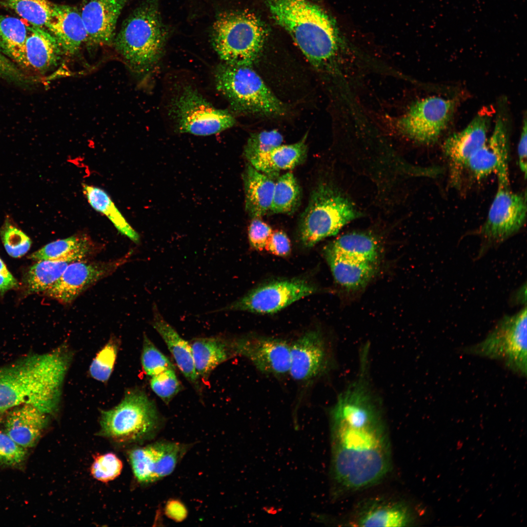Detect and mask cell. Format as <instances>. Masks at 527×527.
Masks as SVG:
<instances>
[{"mask_svg": "<svg viewBox=\"0 0 527 527\" xmlns=\"http://www.w3.org/2000/svg\"><path fill=\"white\" fill-rule=\"evenodd\" d=\"M498 180L496 194L480 234L488 243H500L519 231L527 218V194L511 188L508 158L503 159L495 172Z\"/></svg>", "mask_w": 527, "mask_h": 527, "instance_id": "cell-10", "label": "cell"}, {"mask_svg": "<svg viewBox=\"0 0 527 527\" xmlns=\"http://www.w3.org/2000/svg\"><path fill=\"white\" fill-rule=\"evenodd\" d=\"M283 137L276 130L251 134L244 148L243 155L249 161L282 144Z\"/></svg>", "mask_w": 527, "mask_h": 527, "instance_id": "cell-40", "label": "cell"}, {"mask_svg": "<svg viewBox=\"0 0 527 527\" xmlns=\"http://www.w3.org/2000/svg\"><path fill=\"white\" fill-rule=\"evenodd\" d=\"M272 232L271 227L259 218H253L248 231L251 246L257 250H263Z\"/></svg>", "mask_w": 527, "mask_h": 527, "instance_id": "cell-44", "label": "cell"}, {"mask_svg": "<svg viewBox=\"0 0 527 527\" xmlns=\"http://www.w3.org/2000/svg\"><path fill=\"white\" fill-rule=\"evenodd\" d=\"M275 22L316 69L341 76L345 43L336 22L309 0H265Z\"/></svg>", "mask_w": 527, "mask_h": 527, "instance_id": "cell-2", "label": "cell"}, {"mask_svg": "<svg viewBox=\"0 0 527 527\" xmlns=\"http://www.w3.org/2000/svg\"><path fill=\"white\" fill-rule=\"evenodd\" d=\"M17 280L6 267L0 257V294L3 296L8 291L18 288Z\"/></svg>", "mask_w": 527, "mask_h": 527, "instance_id": "cell-47", "label": "cell"}, {"mask_svg": "<svg viewBox=\"0 0 527 527\" xmlns=\"http://www.w3.org/2000/svg\"><path fill=\"white\" fill-rule=\"evenodd\" d=\"M55 37L63 53L74 54L87 40V33L80 12L73 6L54 4L46 27Z\"/></svg>", "mask_w": 527, "mask_h": 527, "instance_id": "cell-22", "label": "cell"}, {"mask_svg": "<svg viewBox=\"0 0 527 527\" xmlns=\"http://www.w3.org/2000/svg\"><path fill=\"white\" fill-rule=\"evenodd\" d=\"M301 199V187L296 178L292 173H286L275 181L270 210L274 213H291L299 206Z\"/></svg>", "mask_w": 527, "mask_h": 527, "instance_id": "cell-35", "label": "cell"}, {"mask_svg": "<svg viewBox=\"0 0 527 527\" xmlns=\"http://www.w3.org/2000/svg\"><path fill=\"white\" fill-rule=\"evenodd\" d=\"M265 249L276 256H286L291 251L290 242L284 232H273L267 242Z\"/></svg>", "mask_w": 527, "mask_h": 527, "instance_id": "cell-46", "label": "cell"}, {"mask_svg": "<svg viewBox=\"0 0 527 527\" xmlns=\"http://www.w3.org/2000/svg\"><path fill=\"white\" fill-rule=\"evenodd\" d=\"M329 346L318 330L305 332L290 344L289 373L300 383H309L325 375L332 366Z\"/></svg>", "mask_w": 527, "mask_h": 527, "instance_id": "cell-15", "label": "cell"}, {"mask_svg": "<svg viewBox=\"0 0 527 527\" xmlns=\"http://www.w3.org/2000/svg\"><path fill=\"white\" fill-rule=\"evenodd\" d=\"M72 354L62 345L0 369V412L22 405L45 414L57 408Z\"/></svg>", "mask_w": 527, "mask_h": 527, "instance_id": "cell-3", "label": "cell"}, {"mask_svg": "<svg viewBox=\"0 0 527 527\" xmlns=\"http://www.w3.org/2000/svg\"><path fill=\"white\" fill-rule=\"evenodd\" d=\"M97 246L85 234L73 235L52 242L28 256L31 260H58L74 262L86 260L93 255Z\"/></svg>", "mask_w": 527, "mask_h": 527, "instance_id": "cell-29", "label": "cell"}, {"mask_svg": "<svg viewBox=\"0 0 527 527\" xmlns=\"http://www.w3.org/2000/svg\"><path fill=\"white\" fill-rule=\"evenodd\" d=\"M187 449V445L163 440L132 449L129 459L135 478L149 484L169 475Z\"/></svg>", "mask_w": 527, "mask_h": 527, "instance_id": "cell-16", "label": "cell"}, {"mask_svg": "<svg viewBox=\"0 0 527 527\" xmlns=\"http://www.w3.org/2000/svg\"><path fill=\"white\" fill-rule=\"evenodd\" d=\"M25 448L13 441L6 433L0 431V463L13 466L21 463L26 456Z\"/></svg>", "mask_w": 527, "mask_h": 527, "instance_id": "cell-43", "label": "cell"}, {"mask_svg": "<svg viewBox=\"0 0 527 527\" xmlns=\"http://www.w3.org/2000/svg\"><path fill=\"white\" fill-rule=\"evenodd\" d=\"M507 131L504 118L499 116L491 135L469 160L468 169L477 180L496 172L501 159L508 155Z\"/></svg>", "mask_w": 527, "mask_h": 527, "instance_id": "cell-23", "label": "cell"}, {"mask_svg": "<svg viewBox=\"0 0 527 527\" xmlns=\"http://www.w3.org/2000/svg\"><path fill=\"white\" fill-rule=\"evenodd\" d=\"M268 34L262 20L246 11L218 14L210 31L213 48L225 63L251 66L264 47Z\"/></svg>", "mask_w": 527, "mask_h": 527, "instance_id": "cell-5", "label": "cell"}, {"mask_svg": "<svg viewBox=\"0 0 527 527\" xmlns=\"http://www.w3.org/2000/svg\"><path fill=\"white\" fill-rule=\"evenodd\" d=\"M232 340L236 355L248 359L261 372L277 376L289 373L290 344L286 341L254 335Z\"/></svg>", "mask_w": 527, "mask_h": 527, "instance_id": "cell-17", "label": "cell"}, {"mask_svg": "<svg viewBox=\"0 0 527 527\" xmlns=\"http://www.w3.org/2000/svg\"><path fill=\"white\" fill-rule=\"evenodd\" d=\"M217 90L236 111L268 116L284 114L286 108L251 66L223 62L217 68Z\"/></svg>", "mask_w": 527, "mask_h": 527, "instance_id": "cell-7", "label": "cell"}, {"mask_svg": "<svg viewBox=\"0 0 527 527\" xmlns=\"http://www.w3.org/2000/svg\"><path fill=\"white\" fill-rule=\"evenodd\" d=\"M152 325L162 337L176 363L186 379L198 386L199 377L196 372L190 344L183 339L162 317L157 306L153 304Z\"/></svg>", "mask_w": 527, "mask_h": 527, "instance_id": "cell-26", "label": "cell"}, {"mask_svg": "<svg viewBox=\"0 0 527 527\" xmlns=\"http://www.w3.org/2000/svg\"><path fill=\"white\" fill-rule=\"evenodd\" d=\"M413 520L412 511L405 502L377 497L361 502L349 523L358 527H400L409 526Z\"/></svg>", "mask_w": 527, "mask_h": 527, "instance_id": "cell-19", "label": "cell"}, {"mask_svg": "<svg viewBox=\"0 0 527 527\" xmlns=\"http://www.w3.org/2000/svg\"><path fill=\"white\" fill-rule=\"evenodd\" d=\"M302 279L277 280L253 289L227 306L216 310L244 311L257 314L276 313L317 291Z\"/></svg>", "mask_w": 527, "mask_h": 527, "instance_id": "cell-13", "label": "cell"}, {"mask_svg": "<svg viewBox=\"0 0 527 527\" xmlns=\"http://www.w3.org/2000/svg\"><path fill=\"white\" fill-rule=\"evenodd\" d=\"M334 252L355 260L378 264L380 245L376 238L365 232H350L339 237L327 245Z\"/></svg>", "mask_w": 527, "mask_h": 527, "instance_id": "cell-31", "label": "cell"}, {"mask_svg": "<svg viewBox=\"0 0 527 527\" xmlns=\"http://www.w3.org/2000/svg\"><path fill=\"white\" fill-rule=\"evenodd\" d=\"M160 0H144L123 23L115 40L117 50L134 71L145 73L158 62L171 33L163 21Z\"/></svg>", "mask_w": 527, "mask_h": 527, "instance_id": "cell-4", "label": "cell"}, {"mask_svg": "<svg viewBox=\"0 0 527 527\" xmlns=\"http://www.w3.org/2000/svg\"><path fill=\"white\" fill-rule=\"evenodd\" d=\"M128 0H83L80 11L87 40L98 45L112 42L118 18Z\"/></svg>", "mask_w": 527, "mask_h": 527, "instance_id": "cell-20", "label": "cell"}, {"mask_svg": "<svg viewBox=\"0 0 527 527\" xmlns=\"http://www.w3.org/2000/svg\"></svg>", "mask_w": 527, "mask_h": 527, "instance_id": "cell-50", "label": "cell"}, {"mask_svg": "<svg viewBox=\"0 0 527 527\" xmlns=\"http://www.w3.org/2000/svg\"><path fill=\"white\" fill-rule=\"evenodd\" d=\"M307 134L299 142L291 144L280 145L260 154L249 161L258 170L272 178L279 172L294 168L301 164L306 157Z\"/></svg>", "mask_w": 527, "mask_h": 527, "instance_id": "cell-30", "label": "cell"}, {"mask_svg": "<svg viewBox=\"0 0 527 527\" xmlns=\"http://www.w3.org/2000/svg\"><path fill=\"white\" fill-rule=\"evenodd\" d=\"M122 464L114 454L108 453L96 456L91 467L96 479L103 482L113 480L121 473Z\"/></svg>", "mask_w": 527, "mask_h": 527, "instance_id": "cell-42", "label": "cell"}, {"mask_svg": "<svg viewBox=\"0 0 527 527\" xmlns=\"http://www.w3.org/2000/svg\"><path fill=\"white\" fill-rule=\"evenodd\" d=\"M324 255L335 281L348 290L363 289L377 272L378 264L343 256L328 246L324 249Z\"/></svg>", "mask_w": 527, "mask_h": 527, "instance_id": "cell-25", "label": "cell"}, {"mask_svg": "<svg viewBox=\"0 0 527 527\" xmlns=\"http://www.w3.org/2000/svg\"><path fill=\"white\" fill-rule=\"evenodd\" d=\"M117 340L112 338L98 352L89 367V372L94 379L106 382L112 372L117 358Z\"/></svg>", "mask_w": 527, "mask_h": 527, "instance_id": "cell-38", "label": "cell"}, {"mask_svg": "<svg viewBox=\"0 0 527 527\" xmlns=\"http://www.w3.org/2000/svg\"><path fill=\"white\" fill-rule=\"evenodd\" d=\"M464 352L503 362L515 373L527 375V308L504 316L486 338Z\"/></svg>", "mask_w": 527, "mask_h": 527, "instance_id": "cell-9", "label": "cell"}, {"mask_svg": "<svg viewBox=\"0 0 527 527\" xmlns=\"http://www.w3.org/2000/svg\"><path fill=\"white\" fill-rule=\"evenodd\" d=\"M190 344L196 372L204 379L217 366L236 356L232 339L220 336L198 338Z\"/></svg>", "mask_w": 527, "mask_h": 527, "instance_id": "cell-27", "label": "cell"}, {"mask_svg": "<svg viewBox=\"0 0 527 527\" xmlns=\"http://www.w3.org/2000/svg\"><path fill=\"white\" fill-rule=\"evenodd\" d=\"M329 414L332 496L378 484L392 468V451L383 404L371 380L356 377Z\"/></svg>", "mask_w": 527, "mask_h": 527, "instance_id": "cell-1", "label": "cell"}, {"mask_svg": "<svg viewBox=\"0 0 527 527\" xmlns=\"http://www.w3.org/2000/svg\"><path fill=\"white\" fill-rule=\"evenodd\" d=\"M9 410L5 421V433L25 448L34 446L46 425V414L29 405Z\"/></svg>", "mask_w": 527, "mask_h": 527, "instance_id": "cell-24", "label": "cell"}, {"mask_svg": "<svg viewBox=\"0 0 527 527\" xmlns=\"http://www.w3.org/2000/svg\"><path fill=\"white\" fill-rule=\"evenodd\" d=\"M29 31L20 20L0 14V52L18 62Z\"/></svg>", "mask_w": 527, "mask_h": 527, "instance_id": "cell-34", "label": "cell"}, {"mask_svg": "<svg viewBox=\"0 0 527 527\" xmlns=\"http://www.w3.org/2000/svg\"><path fill=\"white\" fill-rule=\"evenodd\" d=\"M0 77L20 85H27L32 80L7 57L0 52Z\"/></svg>", "mask_w": 527, "mask_h": 527, "instance_id": "cell-45", "label": "cell"}, {"mask_svg": "<svg viewBox=\"0 0 527 527\" xmlns=\"http://www.w3.org/2000/svg\"><path fill=\"white\" fill-rule=\"evenodd\" d=\"M71 263L58 260L37 262L29 268L24 278L27 292L45 293L60 278Z\"/></svg>", "mask_w": 527, "mask_h": 527, "instance_id": "cell-33", "label": "cell"}, {"mask_svg": "<svg viewBox=\"0 0 527 527\" xmlns=\"http://www.w3.org/2000/svg\"><path fill=\"white\" fill-rule=\"evenodd\" d=\"M130 254L129 252L120 258L108 261L86 259L71 263L60 278L43 294L68 305L87 288L126 263Z\"/></svg>", "mask_w": 527, "mask_h": 527, "instance_id": "cell-14", "label": "cell"}, {"mask_svg": "<svg viewBox=\"0 0 527 527\" xmlns=\"http://www.w3.org/2000/svg\"><path fill=\"white\" fill-rule=\"evenodd\" d=\"M0 236L7 253L13 258H20L30 249V238L7 217L0 228Z\"/></svg>", "mask_w": 527, "mask_h": 527, "instance_id": "cell-37", "label": "cell"}, {"mask_svg": "<svg viewBox=\"0 0 527 527\" xmlns=\"http://www.w3.org/2000/svg\"><path fill=\"white\" fill-rule=\"evenodd\" d=\"M141 363L145 373L152 377L170 368L175 369L169 359L147 337L143 336Z\"/></svg>", "mask_w": 527, "mask_h": 527, "instance_id": "cell-39", "label": "cell"}, {"mask_svg": "<svg viewBox=\"0 0 527 527\" xmlns=\"http://www.w3.org/2000/svg\"><path fill=\"white\" fill-rule=\"evenodd\" d=\"M489 117L479 114L464 129L449 136L443 144L452 183L458 185L471 157L486 143Z\"/></svg>", "mask_w": 527, "mask_h": 527, "instance_id": "cell-18", "label": "cell"}, {"mask_svg": "<svg viewBox=\"0 0 527 527\" xmlns=\"http://www.w3.org/2000/svg\"><path fill=\"white\" fill-rule=\"evenodd\" d=\"M63 51L55 37L43 28L29 27L21 56L17 63L36 72L56 66Z\"/></svg>", "mask_w": 527, "mask_h": 527, "instance_id": "cell-21", "label": "cell"}, {"mask_svg": "<svg viewBox=\"0 0 527 527\" xmlns=\"http://www.w3.org/2000/svg\"><path fill=\"white\" fill-rule=\"evenodd\" d=\"M82 192L91 206L105 216L121 234L137 244L140 243L139 233L126 221L104 190L94 185L83 183Z\"/></svg>", "mask_w": 527, "mask_h": 527, "instance_id": "cell-32", "label": "cell"}, {"mask_svg": "<svg viewBox=\"0 0 527 527\" xmlns=\"http://www.w3.org/2000/svg\"><path fill=\"white\" fill-rule=\"evenodd\" d=\"M166 515L173 520L182 521L185 518L187 510L183 505L177 500L169 501L166 506Z\"/></svg>", "mask_w": 527, "mask_h": 527, "instance_id": "cell-49", "label": "cell"}, {"mask_svg": "<svg viewBox=\"0 0 527 527\" xmlns=\"http://www.w3.org/2000/svg\"><path fill=\"white\" fill-rule=\"evenodd\" d=\"M527 120L525 118L517 148L519 168L525 179L527 177Z\"/></svg>", "mask_w": 527, "mask_h": 527, "instance_id": "cell-48", "label": "cell"}, {"mask_svg": "<svg viewBox=\"0 0 527 527\" xmlns=\"http://www.w3.org/2000/svg\"><path fill=\"white\" fill-rule=\"evenodd\" d=\"M150 385L154 392L166 404H168L182 389L174 368L166 369L151 377Z\"/></svg>", "mask_w": 527, "mask_h": 527, "instance_id": "cell-41", "label": "cell"}, {"mask_svg": "<svg viewBox=\"0 0 527 527\" xmlns=\"http://www.w3.org/2000/svg\"><path fill=\"white\" fill-rule=\"evenodd\" d=\"M455 101L432 96L414 102L395 121L397 131L415 142L430 144L437 141L454 112Z\"/></svg>", "mask_w": 527, "mask_h": 527, "instance_id": "cell-12", "label": "cell"}, {"mask_svg": "<svg viewBox=\"0 0 527 527\" xmlns=\"http://www.w3.org/2000/svg\"><path fill=\"white\" fill-rule=\"evenodd\" d=\"M169 114L180 133L208 136L232 127L236 121L227 110L217 108L190 85L183 86L171 99Z\"/></svg>", "mask_w": 527, "mask_h": 527, "instance_id": "cell-11", "label": "cell"}, {"mask_svg": "<svg viewBox=\"0 0 527 527\" xmlns=\"http://www.w3.org/2000/svg\"><path fill=\"white\" fill-rule=\"evenodd\" d=\"M243 179L246 211L253 218H260L270 210L275 181L249 162L246 165Z\"/></svg>", "mask_w": 527, "mask_h": 527, "instance_id": "cell-28", "label": "cell"}, {"mask_svg": "<svg viewBox=\"0 0 527 527\" xmlns=\"http://www.w3.org/2000/svg\"><path fill=\"white\" fill-rule=\"evenodd\" d=\"M162 423L155 403L143 391L134 389L117 405L101 411V433L117 442L142 441L154 437Z\"/></svg>", "mask_w": 527, "mask_h": 527, "instance_id": "cell-8", "label": "cell"}, {"mask_svg": "<svg viewBox=\"0 0 527 527\" xmlns=\"http://www.w3.org/2000/svg\"><path fill=\"white\" fill-rule=\"evenodd\" d=\"M0 4L13 10L32 26L46 27L54 4L47 0H0Z\"/></svg>", "mask_w": 527, "mask_h": 527, "instance_id": "cell-36", "label": "cell"}, {"mask_svg": "<svg viewBox=\"0 0 527 527\" xmlns=\"http://www.w3.org/2000/svg\"><path fill=\"white\" fill-rule=\"evenodd\" d=\"M362 215L343 192L331 183L322 182L312 191L301 215L299 225L302 243L312 247L334 236L345 225Z\"/></svg>", "mask_w": 527, "mask_h": 527, "instance_id": "cell-6", "label": "cell"}]
</instances>
